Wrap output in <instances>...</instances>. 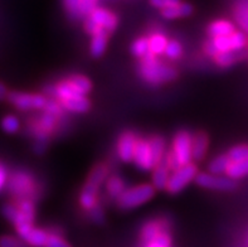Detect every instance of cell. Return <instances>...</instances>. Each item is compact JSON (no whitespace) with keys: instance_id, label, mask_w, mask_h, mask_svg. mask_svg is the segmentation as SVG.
Returning a JSON list of instances; mask_svg holds the SVG:
<instances>
[{"instance_id":"12","label":"cell","mask_w":248,"mask_h":247,"mask_svg":"<svg viewBox=\"0 0 248 247\" xmlns=\"http://www.w3.org/2000/svg\"><path fill=\"white\" fill-rule=\"evenodd\" d=\"M139 136L134 132H124L117 139L116 153L117 157L124 163H131L134 162V155H135V148L138 143Z\"/></svg>"},{"instance_id":"41","label":"cell","mask_w":248,"mask_h":247,"mask_svg":"<svg viewBox=\"0 0 248 247\" xmlns=\"http://www.w3.org/2000/svg\"><path fill=\"white\" fill-rule=\"evenodd\" d=\"M149 3L157 9H165L169 6L178 5L179 3H182V0H149Z\"/></svg>"},{"instance_id":"1","label":"cell","mask_w":248,"mask_h":247,"mask_svg":"<svg viewBox=\"0 0 248 247\" xmlns=\"http://www.w3.org/2000/svg\"><path fill=\"white\" fill-rule=\"evenodd\" d=\"M138 72L140 79L150 86H161L178 77V72L171 65L164 63L159 57L151 53L140 60Z\"/></svg>"},{"instance_id":"8","label":"cell","mask_w":248,"mask_h":247,"mask_svg":"<svg viewBox=\"0 0 248 247\" xmlns=\"http://www.w3.org/2000/svg\"><path fill=\"white\" fill-rule=\"evenodd\" d=\"M6 100L20 111H31V110H43L48 102V99L41 94H29V92H19L12 91Z\"/></svg>"},{"instance_id":"22","label":"cell","mask_w":248,"mask_h":247,"mask_svg":"<svg viewBox=\"0 0 248 247\" xmlns=\"http://www.w3.org/2000/svg\"><path fill=\"white\" fill-rule=\"evenodd\" d=\"M193 14V6L189 3H179L178 5L169 6L165 9H161V16L165 19H178V18H186V16H192Z\"/></svg>"},{"instance_id":"7","label":"cell","mask_w":248,"mask_h":247,"mask_svg":"<svg viewBox=\"0 0 248 247\" xmlns=\"http://www.w3.org/2000/svg\"><path fill=\"white\" fill-rule=\"evenodd\" d=\"M198 166L195 163H189L186 165H180L175 170L171 172L168 183L167 191L170 194H178L182 192L190 181H195L197 175H198Z\"/></svg>"},{"instance_id":"3","label":"cell","mask_w":248,"mask_h":247,"mask_svg":"<svg viewBox=\"0 0 248 247\" xmlns=\"http://www.w3.org/2000/svg\"><path fill=\"white\" fill-rule=\"evenodd\" d=\"M247 46V37L242 31H234L232 34L224 37L209 38L203 44V52L208 57L213 58L216 54L223 52H236L243 50Z\"/></svg>"},{"instance_id":"30","label":"cell","mask_w":248,"mask_h":247,"mask_svg":"<svg viewBox=\"0 0 248 247\" xmlns=\"http://www.w3.org/2000/svg\"><path fill=\"white\" fill-rule=\"evenodd\" d=\"M227 175L232 179L243 178L248 175V158L241 163H232L227 170Z\"/></svg>"},{"instance_id":"19","label":"cell","mask_w":248,"mask_h":247,"mask_svg":"<svg viewBox=\"0 0 248 247\" xmlns=\"http://www.w3.org/2000/svg\"><path fill=\"white\" fill-rule=\"evenodd\" d=\"M208 147H209V139L204 132H195L193 136V160L201 162L205 158Z\"/></svg>"},{"instance_id":"26","label":"cell","mask_w":248,"mask_h":247,"mask_svg":"<svg viewBox=\"0 0 248 247\" xmlns=\"http://www.w3.org/2000/svg\"><path fill=\"white\" fill-rule=\"evenodd\" d=\"M168 42L169 39L167 35H164L163 33H153L149 37V48H150V53L154 54L156 57H160L165 54V49H167Z\"/></svg>"},{"instance_id":"15","label":"cell","mask_w":248,"mask_h":247,"mask_svg":"<svg viewBox=\"0 0 248 247\" xmlns=\"http://www.w3.org/2000/svg\"><path fill=\"white\" fill-rule=\"evenodd\" d=\"M60 103L64 111L72 114H85L91 109V101L88 100L86 95H76L66 100H61Z\"/></svg>"},{"instance_id":"2","label":"cell","mask_w":248,"mask_h":247,"mask_svg":"<svg viewBox=\"0 0 248 247\" xmlns=\"http://www.w3.org/2000/svg\"><path fill=\"white\" fill-rule=\"evenodd\" d=\"M108 175H110L108 174V166L106 164L100 163L93 166L85 185L82 188L81 193H79L78 202L82 210L90 211L94 206H97L98 192H100L101 185L107 181Z\"/></svg>"},{"instance_id":"9","label":"cell","mask_w":248,"mask_h":247,"mask_svg":"<svg viewBox=\"0 0 248 247\" xmlns=\"http://www.w3.org/2000/svg\"><path fill=\"white\" fill-rule=\"evenodd\" d=\"M194 181L201 188L212 189V191L232 192L237 188L236 181L230 178L228 175H217L209 172L199 173Z\"/></svg>"},{"instance_id":"39","label":"cell","mask_w":248,"mask_h":247,"mask_svg":"<svg viewBox=\"0 0 248 247\" xmlns=\"http://www.w3.org/2000/svg\"><path fill=\"white\" fill-rule=\"evenodd\" d=\"M88 217L91 219L93 223H97V225H101V223L105 222V212L104 208L97 204V206H94L92 210L88 211Z\"/></svg>"},{"instance_id":"14","label":"cell","mask_w":248,"mask_h":247,"mask_svg":"<svg viewBox=\"0 0 248 247\" xmlns=\"http://www.w3.org/2000/svg\"><path fill=\"white\" fill-rule=\"evenodd\" d=\"M164 231H169V225H168L167 219L153 218L146 221L145 225L141 227V231H140L141 245L156 238Z\"/></svg>"},{"instance_id":"40","label":"cell","mask_w":248,"mask_h":247,"mask_svg":"<svg viewBox=\"0 0 248 247\" xmlns=\"http://www.w3.org/2000/svg\"><path fill=\"white\" fill-rule=\"evenodd\" d=\"M97 1L98 0H81V9L83 19H85L88 14H91L92 10L97 8Z\"/></svg>"},{"instance_id":"43","label":"cell","mask_w":248,"mask_h":247,"mask_svg":"<svg viewBox=\"0 0 248 247\" xmlns=\"http://www.w3.org/2000/svg\"><path fill=\"white\" fill-rule=\"evenodd\" d=\"M47 149V141H39L37 140L35 141V145H34V151L37 154H43Z\"/></svg>"},{"instance_id":"32","label":"cell","mask_w":248,"mask_h":247,"mask_svg":"<svg viewBox=\"0 0 248 247\" xmlns=\"http://www.w3.org/2000/svg\"><path fill=\"white\" fill-rule=\"evenodd\" d=\"M183 53H184V48H183L182 43L176 39H169L167 49H165L167 58H169L170 61H176L182 58Z\"/></svg>"},{"instance_id":"23","label":"cell","mask_w":248,"mask_h":247,"mask_svg":"<svg viewBox=\"0 0 248 247\" xmlns=\"http://www.w3.org/2000/svg\"><path fill=\"white\" fill-rule=\"evenodd\" d=\"M48 236H49V232L33 226L28 233L23 237V240L29 245V247H46Z\"/></svg>"},{"instance_id":"42","label":"cell","mask_w":248,"mask_h":247,"mask_svg":"<svg viewBox=\"0 0 248 247\" xmlns=\"http://www.w3.org/2000/svg\"><path fill=\"white\" fill-rule=\"evenodd\" d=\"M6 183H8V173H6L5 166L0 164V191L3 189Z\"/></svg>"},{"instance_id":"18","label":"cell","mask_w":248,"mask_h":247,"mask_svg":"<svg viewBox=\"0 0 248 247\" xmlns=\"http://www.w3.org/2000/svg\"><path fill=\"white\" fill-rule=\"evenodd\" d=\"M247 57V53L245 50H236V52H223L218 53L213 57L214 63L220 68H228L236 65L239 61H243Z\"/></svg>"},{"instance_id":"25","label":"cell","mask_w":248,"mask_h":247,"mask_svg":"<svg viewBox=\"0 0 248 247\" xmlns=\"http://www.w3.org/2000/svg\"><path fill=\"white\" fill-rule=\"evenodd\" d=\"M149 141H150V147L151 150H153V155H154L155 164L157 165V164H160L165 159V155H167V143H165V139L163 136H159V135L150 136Z\"/></svg>"},{"instance_id":"45","label":"cell","mask_w":248,"mask_h":247,"mask_svg":"<svg viewBox=\"0 0 248 247\" xmlns=\"http://www.w3.org/2000/svg\"><path fill=\"white\" fill-rule=\"evenodd\" d=\"M247 245H248V233H247Z\"/></svg>"},{"instance_id":"21","label":"cell","mask_w":248,"mask_h":247,"mask_svg":"<svg viewBox=\"0 0 248 247\" xmlns=\"http://www.w3.org/2000/svg\"><path fill=\"white\" fill-rule=\"evenodd\" d=\"M105 188H106V193L108 197L112 199H117L126 191L125 181L120 175L111 174L105 181Z\"/></svg>"},{"instance_id":"11","label":"cell","mask_w":248,"mask_h":247,"mask_svg":"<svg viewBox=\"0 0 248 247\" xmlns=\"http://www.w3.org/2000/svg\"><path fill=\"white\" fill-rule=\"evenodd\" d=\"M134 163L142 172L153 170L156 166L149 139L139 136L135 148V155H134Z\"/></svg>"},{"instance_id":"35","label":"cell","mask_w":248,"mask_h":247,"mask_svg":"<svg viewBox=\"0 0 248 247\" xmlns=\"http://www.w3.org/2000/svg\"><path fill=\"white\" fill-rule=\"evenodd\" d=\"M141 247H171V236L169 231H164L151 241L142 244Z\"/></svg>"},{"instance_id":"5","label":"cell","mask_w":248,"mask_h":247,"mask_svg":"<svg viewBox=\"0 0 248 247\" xmlns=\"http://www.w3.org/2000/svg\"><path fill=\"white\" fill-rule=\"evenodd\" d=\"M155 196V187L153 184L142 183L135 187L126 188L119 198H117V206L121 210L129 211L142 206Z\"/></svg>"},{"instance_id":"31","label":"cell","mask_w":248,"mask_h":247,"mask_svg":"<svg viewBox=\"0 0 248 247\" xmlns=\"http://www.w3.org/2000/svg\"><path fill=\"white\" fill-rule=\"evenodd\" d=\"M63 6L67 12V16L72 20L83 18L81 9V0H62Z\"/></svg>"},{"instance_id":"20","label":"cell","mask_w":248,"mask_h":247,"mask_svg":"<svg viewBox=\"0 0 248 247\" xmlns=\"http://www.w3.org/2000/svg\"><path fill=\"white\" fill-rule=\"evenodd\" d=\"M91 43H90V53L93 58H100L104 56L108 42V33L106 31H101L96 34L91 35Z\"/></svg>"},{"instance_id":"44","label":"cell","mask_w":248,"mask_h":247,"mask_svg":"<svg viewBox=\"0 0 248 247\" xmlns=\"http://www.w3.org/2000/svg\"><path fill=\"white\" fill-rule=\"evenodd\" d=\"M8 96H9V91L3 82H0V101L8 99Z\"/></svg>"},{"instance_id":"33","label":"cell","mask_w":248,"mask_h":247,"mask_svg":"<svg viewBox=\"0 0 248 247\" xmlns=\"http://www.w3.org/2000/svg\"><path fill=\"white\" fill-rule=\"evenodd\" d=\"M234 19L237 24L245 32H248V4L241 3L236 6L234 10Z\"/></svg>"},{"instance_id":"16","label":"cell","mask_w":248,"mask_h":247,"mask_svg":"<svg viewBox=\"0 0 248 247\" xmlns=\"http://www.w3.org/2000/svg\"><path fill=\"white\" fill-rule=\"evenodd\" d=\"M170 174H171V170H170L169 166L165 163V160H164V162H161L160 164H157V165L153 169L151 184L154 185L155 189H157V191H167Z\"/></svg>"},{"instance_id":"6","label":"cell","mask_w":248,"mask_h":247,"mask_svg":"<svg viewBox=\"0 0 248 247\" xmlns=\"http://www.w3.org/2000/svg\"><path fill=\"white\" fill-rule=\"evenodd\" d=\"M193 136L194 134L189 130H179L174 135L170 151L173 153L179 166L193 162Z\"/></svg>"},{"instance_id":"27","label":"cell","mask_w":248,"mask_h":247,"mask_svg":"<svg viewBox=\"0 0 248 247\" xmlns=\"http://www.w3.org/2000/svg\"><path fill=\"white\" fill-rule=\"evenodd\" d=\"M67 81L69 82V84L75 88V91L79 95H86L90 94L92 91V82L91 80L87 79L86 76L82 75H73L67 77Z\"/></svg>"},{"instance_id":"38","label":"cell","mask_w":248,"mask_h":247,"mask_svg":"<svg viewBox=\"0 0 248 247\" xmlns=\"http://www.w3.org/2000/svg\"><path fill=\"white\" fill-rule=\"evenodd\" d=\"M46 247H72L68 241H66L60 233L57 232H49Z\"/></svg>"},{"instance_id":"36","label":"cell","mask_w":248,"mask_h":247,"mask_svg":"<svg viewBox=\"0 0 248 247\" xmlns=\"http://www.w3.org/2000/svg\"><path fill=\"white\" fill-rule=\"evenodd\" d=\"M1 128L5 132L9 134H14L20 129V121L16 116L14 115H8L1 120Z\"/></svg>"},{"instance_id":"37","label":"cell","mask_w":248,"mask_h":247,"mask_svg":"<svg viewBox=\"0 0 248 247\" xmlns=\"http://www.w3.org/2000/svg\"><path fill=\"white\" fill-rule=\"evenodd\" d=\"M0 247H29V245L20 237L4 235L0 236Z\"/></svg>"},{"instance_id":"28","label":"cell","mask_w":248,"mask_h":247,"mask_svg":"<svg viewBox=\"0 0 248 247\" xmlns=\"http://www.w3.org/2000/svg\"><path fill=\"white\" fill-rule=\"evenodd\" d=\"M231 160L228 158L227 154H222V155H218L214 159H212L208 164V172L212 173V174H227V170L231 165Z\"/></svg>"},{"instance_id":"24","label":"cell","mask_w":248,"mask_h":247,"mask_svg":"<svg viewBox=\"0 0 248 247\" xmlns=\"http://www.w3.org/2000/svg\"><path fill=\"white\" fill-rule=\"evenodd\" d=\"M1 213H3V216L5 217L9 222H12L13 225H14V227L25 222L31 223V221H28V218L24 216V213L19 210V207L16 206V204H4V206L1 207Z\"/></svg>"},{"instance_id":"34","label":"cell","mask_w":248,"mask_h":247,"mask_svg":"<svg viewBox=\"0 0 248 247\" xmlns=\"http://www.w3.org/2000/svg\"><path fill=\"white\" fill-rule=\"evenodd\" d=\"M227 155L230 158L231 163H241L248 158V145H236L230 149Z\"/></svg>"},{"instance_id":"17","label":"cell","mask_w":248,"mask_h":247,"mask_svg":"<svg viewBox=\"0 0 248 247\" xmlns=\"http://www.w3.org/2000/svg\"><path fill=\"white\" fill-rule=\"evenodd\" d=\"M234 31H236V27L231 20H228V19H217V20H213L211 24L208 25L207 34L209 35V38L224 37V35L232 34Z\"/></svg>"},{"instance_id":"29","label":"cell","mask_w":248,"mask_h":247,"mask_svg":"<svg viewBox=\"0 0 248 247\" xmlns=\"http://www.w3.org/2000/svg\"><path fill=\"white\" fill-rule=\"evenodd\" d=\"M131 53L138 58H144L150 53V48H149V37H139L131 43Z\"/></svg>"},{"instance_id":"10","label":"cell","mask_w":248,"mask_h":247,"mask_svg":"<svg viewBox=\"0 0 248 247\" xmlns=\"http://www.w3.org/2000/svg\"><path fill=\"white\" fill-rule=\"evenodd\" d=\"M64 119H58L57 116L44 111L39 117H37L34 124L29 126V132L35 138V140L47 141L50 135L53 134L60 126V121Z\"/></svg>"},{"instance_id":"13","label":"cell","mask_w":248,"mask_h":247,"mask_svg":"<svg viewBox=\"0 0 248 247\" xmlns=\"http://www.w3.org/2000/svg\"><path fill=\"white\" fill-rule=\"evenodd\" d=\"M87 16L91 19L94 24L97 25L98 28L102 29V31H106L108 34L116 31L117 24H119V18L116 16V14H113L111 10L106 9V8L97 6Z\"/></svg>"},{"instance_id":"4","label":"cell","mask_w":248,"mask_h":247,"mask_svg":"<svg viewBox=\"0 0 248 247\" xmlns=\"http://www.w3.org/2000/svg\"><path fill=\"white\" fill-rule=\"evenodd\" d=\"M8 191L16 200H34L35 193H37V184H35L34 177L25 170L14 172L8 179Z\"/></svg>"}]
</instances>
